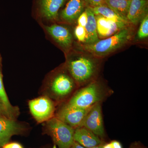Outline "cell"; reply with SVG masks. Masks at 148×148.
Returning <instances> with one entry per match:
<instances>
[{"mask_svg":"<svg viewBox=\"0 0 148 148\" xmlns=\"http://www.w3.org/2000/svg\"><path fill=\"white\" fill-rule=\"evenodd\" d=\"M113 91L99 82L94 81L77 90L64 106L86 109L102 103Z\"/></svg>","mask_w":148,"mask_h":148,"instance_id":"1","label":"cell"},{"mask_svg":"<svg viewBox=\"0 0 148 148\" xmlns=\"http://www.w3.org/2000/svg\"><path fill=\"white\" fill-rule=\"evenodd\" d=\"M66 67L77 86L82 87L95 81L93 79L99 69L96 61L90 57L82 56L69 59Z\"/></svg>","mask_w":148,"mask_h":148,"instance_id":"2","label":"cell"},{"mask_svg":"<svg viewBox=\"0 0 148 148\" xmlns=\"http://www.w3.org/2000/svg\"><path fill=\"white\" fill-rule=\"evenodd\" d=\"M131 32L126 28L105 39L92 44H84L82 49L97 56H103L124 46L130 40Z\"/></svg>","mask_w":148,"mask_h":148,"instance_id":"3","label":"cell"},{"mask_svg":"<svg viewBox=\"0 0 148 148\" xmlns=\"http://www.w3.org/2000/svg\"><path fill=\"white\" fill-rule=\"evenodd\" d=\"M47 128L58 148H71L75 141V129L56 117L48 120Z\"/></svg>","mask_w":148,"mask_h":148,"instance_id":"4","label":"cell"},{"mask_svg":"<svg viewBox=\"0 0 148 148\" xmlns=\"http://www.w3.org/2000/svg\"><path fill=\"white\" fill-rule=\"evenodd\" d=\"M77 86L76 83L70 74L61 72L56 75L51 81L50 90L56 99L61 100L71 95Z\"/></svg>","mask_w":148,"mask_h":148,"instance_id":"5","label":"cell"},{"mask_svg":"<svg viewBox=\"0 0 148 148\" xmlns=\"http://www.w3.org/2000/svg\"><path fill=\"white\" fill-rule=\"evenodd\" d=\"M102 103H97L90 108L84 120L82 126L89 130L103 140L106 136V134L102 114Z\"/></svg>","mask_w":148,"mask_h":148,"instance_id":"6","label":"cell"},{"mask_svg":"<svg viewBox=\"0 0 148 148\" xmlns=\"http://www.w3.org/2000/svg\"><path fill=\"white\" fill-rule=\"evenodd\" d=\"M29 107L32 115L38 122L50 119L55 111L54 103L49 98L45 97L29 101Z\"/></svg>","mask_w":148,"mask_h":148,"instance_id":"7","label":"cell"},{"mask_svg":"<svg viewBox=\"0 0 148 148\" xmlns=\"http://www.w3.org/2000/svg\"><path fill=\"white\" fill-rule=\"evenodd\" d=\"M91 108H78L64 105L56 114V117L74 129H75L81 127L86 114Z\"/></svg>","mask_w":148,"mask_h":148,"instance_id":"8","label":"cell"},{"mask_svg":"<svg viewBox=\"0 0 148 148\" xmlns=\"http://www.w3.org/2000/svg\"><path fill=\"white\" fill-rule=\"evenodd\" d=\"M20 125L10 118L0 116V148L7 144L13 135L21 132Z\"/></svg>","mask_w":148,"mask_h":148,"instance_id":"9","label":"cell"},{"mask_svg":"<svg viewBox=\"0 0 148 148\" xmlns=\"http://www.w3.org/2000/svg\"><path fill=\"white\" fill-rule=\"evenodd\" d=\"M45 29L51 36L62 47L68 49L73 43V37L69 29L58 24L46 26Z\"/></svg>","mask_w":148,"mask_h":148,"instance_id":"10","label":"cell"},{"mask_svg":"<svg viewBox=\"0 0 148 148\" xmlns=\"http://www.w3.org/2000/svg\"><path fill=\"white\" fill-rule=\"evenodd\" d=\"M74 140L86 148H92L104 143L101 138L84 126L75 129Z\"/></svg>","mask_w":148,"mask_h":148,"instance_id":"11","label":"cell"},{"mask_svg":"<svg viewBox=\"0 0 148 148\" xmlns=\"http://www.w3.org/2000/svg\"><path fill=\"white\" fill-rule=\"evenodd\" d=\"M147 0H131L126 16L128 23L137 24L148 14Z\"/></svg>","mask_w":148,"mask_h":148,"instance_id":"12","label":"cell"},{"mask_svg":"<svg viewBox=\"0 0 148 148\" xmlns=\"http://www.w3.org/2000/svg\"><path fill=\"white\" fill-rule=\"evenodd\" d=\"M85 5L86 4L84 0H69L61 11V18L69 23L73 22L84 11Z\"/></svg>","mask_w":148,"mask_h":148,"instance_id":"13","label":"cell"},{"mask_svg":"<svg viewBox=\"0 0 148 148\" xmlns=\"http://www.w3.org/2000/svg\"><path fill=\"white\" fill-rule=\"evenodd\" d=\"M66 0H38L39 9L41 15L48 20H55L58 11Z\"/></svg>","mask_w":148,"mask_h":148,"instance_id":"14","label":"cell"},{"mask_svg":"<svg viewBox=\"0 0 148 148\" xmlns=\"http://www.w3.org/2000/svg\"><path fill=\"white\" fill-rule=\"evenodd\" d=\"M88 15L87 24L84 27L86 32V38L84 44H92L99 41L97 31L95 15L91 8L88 7L85 9Z\"/></svg>","mask_w":148,"mask_h":148,"instance_id":"15","label":"cell"},{"mask_svg":"<svg viewBox=\"0 0 148 148\" xmlns=\"http://www.w3.org/2000/svg\"><path fill=\"white\" fill-rule=\"evenodd\" d=\"M104 3L118 15H119L124 20L127 21L126 16L130 4V1L104 0Z\"/></svg>","mask_w":148,"mask_h":148,"instance_id":"16","label":"cell"},{"mask_svg":"<svg viewBox=\"0 0 148 148\" xmlns=\"http://www.w3.org/2000/svg\"><path fill=\"white\" fill-rule=\"evenodd\" d=\"M91 8L95 15H101L116 22L126 24H128L127 21L118 15L105 4L95 7Z\"/></svg>","mask_w":148,"mask_h":148,"instance_id":"17","label":"cell"},{"mask_svg":"<svg viewBox=\"0 0 148 148\" xmlns=\"http://www.w3.org/2000/svg\"><path fill=\"white\" fill-rule=\"evenodd\" d=\"M0 101L3 106L7 115L11 118L12 116V114L14 112V109L9 101L8 97L4 87L1 69H0Z\"/></svg>","mask_w":148,"mask_h":148,"instance_id":"18","label":"cell"},{"mask_svg":"<svg viewBox=\"0 0 148 148\" xmlns=\"http://www.w3.org/2000/svg\"><path fill=\"white\" fill-rule=\"evenodd\" d=\"M95 18L98 37L101 38H107L110 29L109 19L101 15H95Z\"/></svg>","mask_w":148,"mask_h":148,"instance_id":"19","label":"cell"},{"mask_svg":"<svg viewBox=\"0 0 148 148\" xmlns=\"http://www.w3.org/2000/svg\"><path fill=\"white\" fill-rule=\"evenodd\" d=\"M140 28L137 34V38L144 39L148 36V15H146L141 21Z\"/></svg>","mask_w":148,"mask_h":148,"instance_id":"20","label":"cell"},{"mask_svg":"<svg viewBox=\"0 0 148 148\" xmlns=\"http://www.w3.org/2000/svg\"><path fill=\"white\" fill-rule=\"evenodd\" d=\"M75 35L79 41L84 43L86 38V32L84 27L77 25L75 29Z\"/></svg>","mask_w":148,"mask_h":148,"instance_id":"21","label":"cell"},{"mask_svg":"<svg viewBox=\"0 0 148 148\" xmlns=\"http://www.w3.org/2000/svg\"><path fill=\"white\" fill-rule=\"evenodd\" d=\"M78 25L84 27L87 24L88 15L85 9L77 18Z\"/></svg>","mask_w":148,"mask_h":148,"instance_id":"22","label":"cell"},{"mask_svg":"<svg viewBox=\"0 0 148 148\" xmlns=\"http://www.w3.org/2000/svg\"><path fill=\"white\" fill-rule=\"evenodd\" d=\"M86 5L90 8H94L105 4L104 0H84Z\"/></svg>","mask_w":148,"mask_h":148,"instance_id":"23","label":"cell"},{"mask_svg":"<svg viewBox=\"0 0 148 148\" xmlns=\"http://www.w3.org/2000/svg\"><path fill=\"white\" fill-rule=\"evenodd\" d=\"M103 148H123L121 143L116 140L111 141L110 143L103 144Z\"/></svg>","mask_w":148,"mask_h":148,"instance_id":"24","label":"cell"},{"mask_svg":"<svg viewBox=\"0 0 148 148\" xmlns=\"http://www.w3.org/2000/svg\"><path fill=\"white\" fill-rule=\"evenodd\" d=\"M2 148H23L19 143H8Z\"/></svg>","mask_w":148,"mask_h":148,"instance_id":"25","label":"cell"},{"mask_svg":"<svg viewBox=\"0 0 148 148\" xmlns=\"http://www.w3.org/2000/svg\"><path fill=\"white\" fill-rule=\"evenodd\" d=\"M70 148H86L84 147H83L81 145H80V144H79L77 142H75L74 141L73 143V145L71 146V147Z\"/></svg>","mask_w":148,"mask_h":148,"instance_id":"26","label":"cell"},{"mask_svg":"<svg viewBox=\"0 0 148 148\" xmlns=\"http://www.w3.org/2000/svg\"><path fill=\"white\" fill-rule=\"evenodd\" d=\"M3 114H5L7 116L6 113L5 111V109L4 108L1 102L0 101V116H3Z\"/></svg>","mask_w":148,"mask_h":148,"instance_id":"27","label":"cell"},{"mask_svg":"<svg viewBox=\"0 0 148 148\" xmlns=\"http://www.w3.org/2000/svg\"><path fill=\"white\" fill-rule=\"evenodd\" d=\"M129 148H146L143 146L141 145L138 143H135L130 146Z\"/></svg>","mask_w":148,"mask_h":148,"instance_id":"28","label":"cell"},{"mask_svg":"<svg viewBox=\"0 0 148 148\" xmlns=\"http://www.w3.org/2000/svg\"><path fill=\"white\" fill-rule=\"evenodd\" d=\"M103 144H104V143H103ZM103 144L99 145L96 146V147H94L92 148H103Z\"/></svg>","mask_w":148,"mask_h":148,"instance_id":"29","label":"cell"},{"mask_svg":"<svg viewBox=\"0 0 148 148\" xmlns=\"http://www.w3.org/2000/svg\"><path fill=\"white\" fill-rule=\"evenodd\" d=\"M129 1H131V0H129Z\"/></svg>","mask_w":148,"mask_h":148,"instance_id":"30","label":"cell"}]
</instances>
